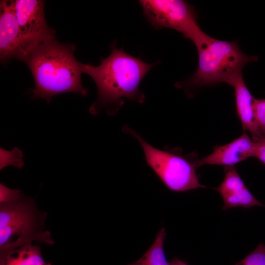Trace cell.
I'll return each mask as SVG.
<instances>
[{"mask_svg":"<svg viewBox=\"0 0 265 265\" xmlns=\"http://www.w3.org/2000/svg\"><path fill=\"white\" fill-rule=\"evenodd\" d=\"M111 53L102 58L100 65L82 64V73L90 76L97 88V98L89 111L93 115L104 110L108 115H115L122 107L125 100L138 103L145 100L139 90L140 83L149 71L157 63H147L140 58L127 53L122 48L110 46Z\"/></svg>","mask_w":265,"mask_h":265,"instance_id":"obj_1","label":"cell"},{"mask_svg":"<svg viewBox=\"0 0 265 265\" xmlns=\"http://www.w3.org/2000/svg\"><path fill=\"white\" fill-rule=\"evenodd\" d=\"M75 50V45L54 39L37 46L26 54L22 61L28 66L34 80L32 100L43 98L49 104L60 94L87 95L88 89L81 80L82 63L76 59Z\"/></svg>","mask_w":265,"mask_h":265,"instance_id":"obj_2","label":"cell"},{"mask_svg":"<svg viewBox=\"0 0 265 265\" xmlns=\"http://www.w3.org/2000/svg\"><path fill=\"white\" fill-rule=\"evenodd\" d=\"M194 44L198 53L197 69L188 80L177 83L178 87L187 88L226 82L247 64L257 59V56L244 54L237 42L218 40L205 33Z\"/></svg>","mask_w":265,"mask_h":265,"instance_id":"obj_3","label":"cell"},{"mask_svg":"<svg viewBox=\"0 0 265 265\" xmlns=\"http://www.w3.org/2000/svg\"><path fill=\"white\" fill-rule=\"evenodd\" d=\"M46 216L33 199L23 195L16 201L0 203V256L32 241L53 245L51 233L44 230Z\"/></svg>","mask_w":265,"mask_h":265,"instance_id":"obj_4","label":"cell"},{"mask_svg":"<svg viewBox=\"0 0 265 265\" xmlns=\"http://www.w3.org/2000/svg\"><path fill=\"white\" fill-rule=\"evenodd\" d=\"M122 131L138 141L143 149L147 164L168 189L182 192L206 187L199 181L196 172L198 167L196 160L166 148L161 150L153 147L128 125L124 126Z\"/></svg>","mask_w":265,"mask_h":265,"instance_id":"obj_5","label":"cell"},{"mask_svg":"<svg viewBox=\"0 0 265 265\" xmlns=\"http://www.w3.org/2000/svg\"><path fill=\"white\" fill-rule=\"evenodd\" d=\"M143 13L155 29L168 28L196 41L204 32L197 22L194 7L182 0H140Z\"/></svg>","mask_w":265,"mask_h":265,"instance_id":"obj_6","label":"cell"},{"mask_svg":"<svg viewBox=\"0 0 265 265\" xmlns=\"http://www.w3.org/2000/svg\"><path fill=\"white\" fill-rule=\"evenodd\" d=\"M15 4L24 58L37 46L55 39V31L46 22L44 1L16 0Z\"/></svg>","mask_w":265,"mask_h":265,"instance_id":"obj_7","label":"cell"},{"mask_svg":"<svg viewBox=\"0 0 265 265\" xmlns=\"http://www.w3.org/2000/svg\"><path fill=\"white\" fill-rule=\"evenodd\" d=\"M0 58L6 63L13 58L22 61L24 52L16 13L15 0L0 2Z\"/></svg>","mask_w":265,"mask_h":265,"instance_id":"obj_8","label":"cell"},{"mask_svg":"<svg viewBox=\"0 0 265 265\" xmlns=\"http://www.w3.org/2000/svg\"><path fill=\"white\" fill-rule=\"evenodd\" d=\"M224 172L222 182L215 188L222 197L224 210L238 207H265L248 190L234 166L226 167Z\"/></svg>","mask_w":265,"mask_h":265,"instance_id":"obj_9","label":"cell"},{"mask_svg":"<svg viewBox=\"0 0 265 265\" xmlns=\"http://www.w3.org/2000/svg\"><path fill=\"white\" fill-rule=\"evenodd\" d=\"M256 147V142L244 132L232 142L215 148L211 154L196 160V165L198 167L205 164L234 166L249 157H255Z\"/></svg>","mask_w":265,"mask_h":265,"instance_id":"obj_10","label":"cell"},{"mask_svg":"<svg viewBox=\"0 0 265 265\" xmlns=\"http://www.w3.org/2000/svg\"><path fill=\"white\" fill-rule=\"evenodd\" d=\"M226 83L234 89L237 113L243 130L250 132L254 141H258L265 135L261 133L256 120L253 109L254 97L245 85L241 71L233 75Z\"/></svg>","mask_w":265,"mask_h":265,"instance_id":"obj_11","label":"cell"},{"mask_svg":"<svg viewBox=\"0 0 265 265\" xmlns=\"http://www.w3.org/2000/svg\"><path fill=\"white\" fill-rule=\"evenodd\" d=\"M0 265H52L43 259L41 247L26 244L0 256Z\"/></svg>","mask_w":265,"mask_h":265,"instance_id":"obj_12","label":"cell"},{"mask_svg":"<svg viewBox=\"0 0 265 265\" xmlns=\"http://www.w3.org/2000/svg\"><path fill=\"white\" fill-rule=\"evenodd\" d=\"M166 236L162 228L158 233L156 238L148 250L136 262L128 265H171L166 258L164 242Z\"/></svg>","mask_w":265,"mask_h":265,"instance_id":"obj_13","label":"cell"},{"mask_svg":"<svg viewBox=\"0 0 265 265\" xmlns=\"http://www.w3.org/2000/svg\"><path fill=\"white\" fill-rule=\"evenodd\" d=\"M235 265H265V245L259 243L253 251Z\"/></svg>","mask_w":265,"mask_h":265,"instance_id":"obj_14","label":"cell"},{"mask_svg":"<svg viewBox=\"0 0 265 265\" xmlns=\"http://www.w3.org/2000/svg\"><path fill=\"white\" fill-rule=\"evenodd\" d=\"M253 109L260 131L262 134L265 135V99L254 98Z\"/></svg>","mask_w":265,"mask_h":265,"instance_id":"obj_15","label":"cell"},{"mask_svg":"<svg viewBox=\"0 0 265 265\" xmlns=\"http://www.w3.org/2000/svg\"><path fill=\"white\" fill-rule=\"evenodd\" d=\"M21 190L11 189L2 184L0 185V203H8L18 200L21 196Z\"/></svg>","mask_w":265,"mask_h":265,"instance_id":"obj_16","label":"cell"},{"mask_svg":"<svg viewBox=\"0 0 265 265\" xmlns=\"http://www.w3.org/2000/svg\"><path fill=\"white\" fill-rule=\"evenodd\" d=\"M257 147L255 157L265 165V135L256 142Z\"/></svg>","mask_w":265,"mask_h":265,"instance_id":"obj_17","label":"cell"},{"mask_svg":"<svg viewBox=\"0 0 265 265\" xmlns=\"http://www.w3.org/2000/svg\"><path fill=\"white\" fill-rule=\"evenodd\" d=\"M170 264L171 265H188L186 262L180 260L177 257H174Z\"/></svg>","mask_w":265,"mask_h":265,"instance_id":"obj_18","label":"cell"}]
</instances>
